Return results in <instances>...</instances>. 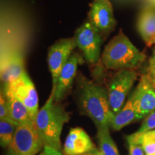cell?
I'll use <instances>...</instances> for the list:
<instances>
[{
	"label": "cell",
	"mask_w": 155,
	"mask_h": 155,
	"mask_svg": "<svg viewBox=\"0 0 155 155\" xmlns=\"http://www.w3.org/2000/svg\"><path fill=\"white\" fill-rule=\"evenodd\" d=\"M25 72L24 60L18 53L10 54L2 61L1 79L5 84L17 81Z\"/></svg>",
	"instance_id": "obj_13"
},
{
	"label": "cell",
	"mask_w": 155,
	"mask_h": 155,
	"mask_svg": "<svg viewBox=\"0 0 155 155\" xmlns=\"http://www.w3.org/2000/svg\"><path fill=\"white\" fill-rule=\"evenodd\" d=\"M55 90L53 87L49 98L39 110L35 124L44 147L60 150L62 129L68 121L69 115L63 106L55 101Z\"/></svg>",
	"instance_id": "obj_2"
},
{
	"label": "cell",
	"mask_w": 155,
	"mask_h": 155,
	"mask_svg": "<svg viewBox=\"0 0 155 155\" xmlns=\"http://www.w3.org/2000/svg\"><path fill=\"white\" fill-rule=\"evenodd\" d=\"M36 124L27 123L17 127L8 147V155H36L44 148Z\"/></svg>",
	"instance_id": "obj_4"
},
{
	"label": "cell",
	"mask_w": 155,
	"mask_h": 155,
	"mask_svg": "<svg viewBox=\"0 0 155 155\" xmlns=\"http://www.w3.org/2000/svg\"><path fill=\"white\" fill-rule=\"evenodd\" d=\"M137 28L148 47L155 44V9L148 7L141 12L137 22Z\"/></svg>",
	"instance_id": "obj_14"
},
{
	"label": "cell",
	"mask_w": 155,
	"mask_h": 155,
	"mask_svg": "<svg viewBox=\"0 0 155 155\" xmlns=\"http://www.w3.org/2000/svg\"><path fill=\"white\" fill-rule=\"evenodd\" d=\"M4 95L7 101L9 120L15 122L17 125L35 122L31 116L28 108L22 102L11 96L5 94Z\"/></svg>",
	"instance_id": "obj_15"
},
{
	"label": "cell",
	"mask_w": 155,
	"mask_h": 155,
	"mask_svg": "<svg viewBox=\"0 0 155 155\" xmlns=\"http://www.w3.org/2000/svg\"><path fill=\"white\" fill-rule=\"evenodd\" d=\"M130 99L138 119L155 109V90L146 75H142Z\"/></svg>",
	"instance_id": "obj_10"
},
{
	"label": "cell",
	"mask_w": 155,
	"mask_h": 155,
	"mask_svg": "<svg viewBox=\"0 0 155 155\" xmlns=\"http://www.w3.org/2000/svg\"><path fill=\"white\" fill-rule=\"evenodd\" d=\"M145 58L146 55L134 45L121 30L106 45L101 56L104 66L114 71L135 70Z\"/></svg>",
	"instance_id": "obj_3"
},
{
	"label": "cell",
	"mask_w": 155,
	"mask_h": 155,
	"mask_svg": "<svg viewBox=\"0 0 155 155\" xmlns=\"http://www.w3.org/2000/svg\"><path fill=\"white\" fill-rule=\"evenodd\" d=\"M3 93L22 102L35 121L39 111L38 95L33 82L26 71L17 81L5 84Z\"/></svg>",
	"instance_id": "obj_7"
},
{
	"label": "cell",
	"mask_w": 155,
	"mask_h": 155,
	"mask_svg": "<svg viewBox=\"0 0 155 155\" xmlns=\"http://www.w3.org/2000/svg\"><path fill=\"white\" fill-rule=\"evenodd\" d=\"M96 149L90 137L83 129L73 128L68 134L63 147L65 155H83Z\"/></svg>",
	"instance_id": "obj_12"
},
{
	"label": "cell",
	"mask_w": 155,
	"mask_h": 155,
	"mask_svg": "<svg viewBox=\"0 0 155 155\" xmlns=\"http://www.w3.org/2000/svg\"><path fill=\"white\" fill-rule=\"evenodd\" d=\"M39 155H63L61 151L55 150V149L50 148V147H45L43 151Z\"/></svg>",
	"instance_id": "obj_24"
},
{
	"label": "cell",
	"mask_w": 155,
	"mask_h": 155,
	"mask_svg": "<svg viewBox=\"0 0 155 155\" xmlns=\"http://www.w3.org/2000/svg\"><path fill=\"white\" fill-rule=\"evenodd\" d=\"M82 62L81 56L77 53H73L66 63L65 64L61 73L55 90V100L56 102L63 100L72 86L76 75L78 66Z\"/></svg>",
	"instance_id": "obj_11"
},
{
	"label": "cell",
	"mask_w": 155,
	"mask_h": 155,
	"mask_svg": "<svg viewBox=\"0 0 155 155\" xmlns=\"http://www.w3.org/2000/svg\"><path fill=\"white\" fill-rule=\"evenodd\" d=\"M76 47L73 37L61 39L48 49V63L53 78V87H57L60 73Z\"/></svg>",
	"instance_id": "obj_8"
},
{
	"label": "cell",
	"mask_w": 155,
	"mask_h": 155,
	"mask_svg": "<svg viewBox=\"0 0 155 155\" xmlns=\"http://www.w3.org/2000/svg\"><path fill=\"white\" fill-rule=\"evenodd\" d=\"M129 154L130 155H144L143 147L140 144L136 143H129Z\"/></svg>",
	"instance_id": "obj_23"
},
{
	"label": "cell",
	"mask_w": 155,
	"mask_h": 155,
	"mask_svg": "<svg viewBox=\"0 0 155 155\" xmlns=\"http://www.w3.org/2000/svg\"><path fill=\"white\" fill-rule=\"evenodd\" d=\"M78 98L81 111L92 119L97 129L109 127L108 121L111 111L107 90L82 77L79 79Z\"/></svg>",
	"instance_id": "obj_1"
},
{
	"label": "cell",
	"mask_w": 155,
	"mask_h": 155,
	"mask_svg": "<svg viewBox=\"0 0 155 155\" xmlns=\"http://www.w3.org/2000/svg\"><path fill=\"white\" fill-rule=\"evenodd\" d=\"M88 21L103 37L109 35L116 25L110 0H93L88 12Z\"/></svg>",
	"instance_id": "obj_9"
},
{
	"label": "cell",
	"mask_w": 155,
	"mask_h": 155,
	"mask_svg": "<svg viewBox=\"0 0 155 155\" xmlns=\"http://www.w3.org/2000/svg\"><path fill=\"white\" fill-rule=\"evenodd\" d=\"M154 128H155V111L150 113V115L147 116V119L141 124L140 129L135 133L139 135H142L147 131H151V129Z\"/></svg>",
	"instance_id": "obj_20"
},
{
	"label": "cell",
	"mask_w": 155,
	"mask_h": 155,
	"mask_svg": "<svg viewBox=\"0 0 155 155\" xmlns=\"http://www.w3.org/2000/svg\"><path fill=\"white\" fill-rule=\"evenodd\" d=\"M146 76L155 90V62L153 58L150 60V65L147 70V74Z\"/></svg>",
	"instance_id": "obj_22"
},
{
	"label": "cell",
	"mask_w": 155,
	"mask_h": 155,
	"mask_svg": "<svg viewBox=\"0 0 155 155\" xmlns=\"http://www.w3.org/2000/svg\"><path fill=\"white\" fill-rule=\"evenodd\" d=\"M154 3H155V0H154Z\"/></svg>",
	"instance_id": "obj_28"
},
{
	"label": "cell",
	"mask_w": 155,
	"mask_h": 155,
	"mask_svg": "<svg viewBox=\"0 0 155 155\" xmlns=\"http://www.w3.org/2000/svg\"><path fill=\"white\" fill-rule=\"evenodd\" d=\"M74 38L85 60L91 65L98 63L101 56L103 36L89 21H86L76 29Z\"/></svg>",
	"instance_id": "obj_6"
},
{
	"label": "cell",
	"mask_w": 155,
	"mask_h": 155,
	"mask_svg": "<svg viewBox=\"0 0 155 155\" xmlns=\"http://www.w3.org/2000/svg\"><path fill=\"white\" fill-rule=\"evenodd\" d=\"M83 155H102V154L100 151H98L96 149H94V150L91 151V152H87V153H86V154H84Z\"/></svg>",
	"instance_id": "obj_25"
},
{
	"label": "cell",
	"mask_w": 155,
	"mask_h": 155,
	"mask_svg": "<svg viewBox=\"0 0 155 155\" xmlns=\"http://www.w3.org/2000/svg\"><path fill=\"white\" fill-rule=\"evenodd\" d=\"M153 60H154L155 62V49H154V56H153Z\"/></svg>",
	"instance_id": "obj_26"
},
{
	"label": "cell",
	"mask_w": 155,
	"mask_h": 155,
	"mask_svg": "<svg viewBox=\"0 0 155 155\" xmlns=\"http://www.w3.org/2000/svg\"><path fill=\"white\" fill-rule=\"evenodd\" d=\"M0 119H9L7 101L2 92L1 94V98H0Z\"/></svg>",
	"instance_id": "obj_21"
},
{
	"label": "cell",
	"mask_w": 155,
	"mask_h": 155,
	"mask_svg": "<svg viewBox=\"0 0 155 155\" xmlns=\"http://www.w3.org/2000/svg\"><path fill=\"white\" fill-rule=\"evenodd\" d=\"M141 146L146 155H155V134L149 131L141 136Z\"/></svg>",
	"instance_id": "obj_19"
},
{
	"label": "cell",
	"mask_w": 155,
	"mask_h": 155,
	"mask_svg": "<svg viewBox=\"0 0 155 155\" xmlns=\"http://www.w3.org/2000/svg\"><path fill=\"white\" fill-rule=\"evenodd\" d=\"M153 132H154L155 134V130H153Z\"/></svg>",
	"instance_id": "obj_27"
},
{
	"label": "cell",
	"mask_w": 155,
	"mask_h": 155,
	"mask_svg": "<svg viewBox=\"0 0 155 155\" xmlns=\"http://www.w3.org/2000/svg\"><path fill=\"white\" fill-rule=\"evenodd\" d=\"M137 120L139 119L134 108L132 101L129 98L118 113H111L108 123L109 127H111L114 130L119 131L122 128Z\"/></svg>",
	"instance_id": "obj_16"
},
{
	"label": "cell",
	"mask_w": 155,
	"mask_h": 155,
	"mask_svg": "<svg viewBox=\"0 0 155 155\" xmlns=\"http://www.w3.org/2000/svg\"><path fill=\"white\" fill-rule=\"evenodd\" d=\"M97 137L102 155H119L115 142L110 134L108 127L98 129Z\"/></svg>",
	"instance_id": "obj_17"
},
{
	"label": "cell",
	"mask_w": 155,
	"mask_h": 155,
	"mask_svg": "<svg viewBox=\"0 0 155 155\" xmlns=\"http://www.w3.org/2000/svg\"><path fill=\"white\" fill-rule=\"evenodd\" d=\"M18 126L19 125L9 119H1L0 121V142H1L2 147L6 148L9 146Z\"/></svg>",
	"instance_id": "obj_18"
},
{
	"label": "cell",
	"mask_w": 155,
	"mask_h": 155,
	"mask_svg": "<svg viewBox=\"0 0 155 155\" xmlns=\"http://www.w3.org/2000/svg\"><path fill=\"white\" fill-rule=\"evenodd\" d=\"M138 77L134 69L118 71L110 80L107 92L111 113L116 114L123 108L125 99Z\"/></svg>",
	"instance_id": "obj_5"
}]
</instances>
